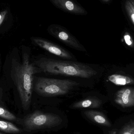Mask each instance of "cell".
<instances>
[{
    "mask_svg": "<svg viewBox=\"0 0 134 134\" xmlns=\"http://www.w3.org/2000/svg\"><path fill=\"white\" fill-rule=\"evenodd\" d=\"M130 1L131 2V4L133 5V6L134 7V1H132V0H130Z\"/></svg>",
    "mask_w": 134,
    "mask_h": 134,
    "instance_id": "cell-19",
    "label": "cell"
},
{
    "mask_svg": "<svg viewBox=\"0 0 134 134\" xmlns=\"http://www.w3.org/2000/svg\"><path fill=\"white\" fill-rule=\"evenodd\" d=\"M130 90L129 89H127L123 94L122 96V100L123 103L124 104L127 105L129 103V96L130 94Z\"/></svg>",
    "mask_w": 134,
    "mask_h": 134,
    "instance_id": "cell-14",
    "label": "cell"
},
{
    "mask_svg": "<svg viewBox=\"0 0 134 134\" xmlns=\"http://www.w3.org/2000/svg\"><path fill=\"white\" fill-rule=\"evenodd\" d=\"M49 34L55 38L72 49L86 52L85 47L66 28L57 24L50 25L48 28Z\"/></svg>",
    "mask_w": 134,
    "mask_h": 134,
    "instance_id": "cell-5",
    "label": "cell"
},
{
    "mask_svg": "<svg viewBox=\"0 0 134 134\" xmlns=\"http://www.w3.org/2000/svg\"><path fill=\"white\" fill-rule=\"evenodd\" d=\"M102 1L104 2H108L110 0H102Z\"/></svg>",
    "mask_w": 134,
    "mask_h": 134,
    "instance_id": "cell-20",
    "label": "cell"
},
{
    "mask_svg": "<svg viewBox=\"0 0 134 134\" xmlns=\"http://www.w3.org/2000/svg\"><path fill=\"white\" fill-rule=\"evenodd\" d=\"M79 84L71 80L38 77L35 79L34 87L35 91L38 95L51 97L66 94Z\"/></svg>",
    "mask_w": 134,
    "mask_h": 134,
    "instance_id": "cell-3",
    "label": "cell"
},
{
    "mask_svg": "<svg viewBox=\"0 0 134 134\" xmlns=\"http://www.w3.org/2000/svg\"><path fill=\"white\" fill-rule=\"evenodd\" d=\"M54 5L65 12L76 15H84L87 11L72 0H49Z\"/></svg>",
    "mask_w": 134,
    "mask_h": 134,
    "instance_id": "cell-7",
    "label": "cell"
},
{
    "mask_svg": "<svg viewBox=\"0 0 134 134\" xmlns=\"http://www.w3.org/2000/svg\"><path fill=\"white\" fill-rule=\"evenodd\" d=\"M0 131L8 133L17 134L21 132V130L12 123L1 120Z\"/></svg>",
    "mask_w": 134,
    "mask_h": 134,
    "instance_id": "cell-10",
    "label": "cell"
},
{
    "mask_svg": "<svg viewBox=\"0 0 134 134\" xmlns=\"http://www.w3.org/2000/svg\"><path fill=\"white\" fill-rule=\"evenodd\" d=\"M84 115L94 122L104 126L110 127L111 124L107 117L100 112L94 110L85 111Z\"/></svg>",
    "mask_w": 134,
    "mask_h": 134,
    "instance_id": "cell-9",
    "label": "cell"
},
{
    "mask_svg": "<svg viewBox=\"0 0 134 134\" xmlns=\"http://www.w3.org/2000/svg\"><path fill=\"white\" fill-rule=\"evenodd\" d=\"M117 130L115 129V130H112L110 131L108 134H117Z\"/></svg>",
    "mask_w": 134,
    "mask_h": 134,
    "instance_id": "cell-18",
    "label": "cell"
},
{
    "mask_svg": "<svg viewBox=\"0 0 134 134\" xmlns=\"http://www.w3.org/2000/svg\"><path fill=\"white\" fill-rule=\"evenodd\" d=\"M0 117L11 121H17L18 119L12 113L0 106Z\"/></svg>",
    "mask_w": 134,
    "mask_h": 134,
    "instance_id": "cell-11",
    "label": "cell"
},
{
    "mask_svg": "<svg viewBox=\"0 0 134 134\" xmlns=\"http://www.w3.org/2000/svg\"><path fill=\"white\" fill-rule=\"evenodd\" d=\"M125 8L127 13L134 24V13L132 9V4L130 0H127L126 2Z\"/></svg>",
    "mask_w": 134,
    "mask_h": 134,
    "instance_id": "cell-13",
    "label": "cell"
},
{
    "mask_svg": "<svg viewBox=\"0 0 134 134\" xmlns=\"http://www.w3.org/2000/svg\"><path fill=\"white\" fill-rule=\"evenodd\" d=\"M38 70V68L31 63L30 55L27 53L23 55L22 63L15 61L13 68V79L25 110H27L30 105L34 88V75Z\"/></svg>",
    "mask_w": 134,
    "mask_h": 134,
    "instance_id": "cell-2",
    "label": "cell"
},
{
    "mask_svg": "<svg viewBox=\"0 0 134 134\" xmlns=\"http://www.w3.org/2000/svg\"><path fill=\"white\" fill-rule=\"evenodd\" d=\"M35 65L41 72L48 75L89 79L97 74V72L93 68L86 64L68 60L42 57L35 61Z\"/></svg>",
    "mask_w": 134,
    "mask_h": 134,
    "instance_id": "cell-1",
    "label": "cell"
},
{
    "mask_svg": "<svg viewBox=\"0 0 134 134\" xmlns=\"http://www.w3.org/2000/svg\"><path fill=\"white\" fill-rule=\"evenodd\" d=\"M63 120L58 115L36 111L24 118L23 124L27 131L37 130L59 126Z\"/></svg>",
    "mask_w": 134,
    "mask_h": 134,
    "instance_id": "cell-4",
    "label": "cell"
},
{
    "mask_svg": "<svg viewBox=\"0 0 134 134\" xmlns=\"http://www.w3.org/2000/svg\"><path fill=\"white\" fill-rule=\"evenodd\" d=\"M7 10H5L0 13V26L3 23L7 13Z\"/></svg>",
    "mask_w": 134,
    "mask_h": 134,
    "instance_id": "cell-15",
    "label": "cell"
},
{
    "mask_svg": "<svg viewBox=\"0 0 134 134\" xmlns=\"http://www.w3.org/2000/svg\"><path fill=\"white\" fill-rule=\"evenodd\" d=\"M115 83L120 84V85H125L126 83V79L123 78H119V79H117Z\"/></svg>",
    "mask_w": 134,
    "mask_h": 134,
    "instance_id": "cell-16",
    "label": "cell"
},
{
    "mask_svg": "<svg viewBox=\"0 0 134 134\" xmlns=\"http://www.w3.org/2000/svg\"><path fill=\"white\" fill-rule=\"evenodd\" d=\"M131 37L130 35H126L124 36V39L126 43L128 45H131L132 44V42L130 41Z\"/></svg>",
    "mask_w": 134,
    "mask_h": 134,
    "instance_id": "cell-17",
    "label": "cell"
},
{
    "mask_svg": "<svg viewBox=\"0 0 134 134\" xmlns=\"http://www.w3.org/2000/svg\"><path fill=\"white\" fill-rule=\"evenodd\" d=\"M0 134H4L2 133H1V132H0Z\"/></svg>",
    "mask_w": 134,
    "mask_h": 134,
    "instance_id": "cell-21",
    "label": "cell"
},
{
    "mask_svg": "<svg viewBox=\"0 0 134 134\" xmlns=\"http://www.w3.org/2000/svg\"><path fill=\"white\" fill-rule=\"evenodd\" d=\"M31 40L36 46L58 57L68 60L75 59L74 55L69 51L45 38L33 37Z\"/></svg>",
    "mask_w": 134,
    "mask_h": 134,
    "instance_id": "cell-6",
    "label": "cell"
},
{
    "mask_svg": "<svg viewBox=\"0 0 134 134\" xmlns=\"http://www.w3.org/2000/svg\"><path fill=\"white\" fill-rule=\"evenodd\" d=\"M118 134H134V120H131L125 124Z\"/></svg>",
    "mask_w": 134,
    "mask_h": 134,
    "instance_id": "cell-12",
    "label": "cell"
},
{
    "mask_svg": "<svg viewBox=\"0 0 134 134\" xmlns=\"http://www.w3.org/2000/svg\"><path fill=\"white\" fill-rule=\"evenodd\" d=\"M101 104V101L96 97H89L73 103L70 108L73 109L97 108L100 107Z\"/></svg>",
    "mask_w": 134,
    "mask_h": 134,
    "instance_id": "cell-8",
    "label": "cell"
}]
</instances>
